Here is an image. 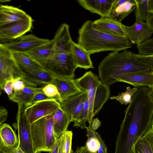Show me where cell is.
<instances>
[{"label":"cell","instance_id":"1","mask_svg":"<svg viewBox=\"0 0 153 153\" xmlns=\"http://www.w3.org/2000/svg\"><path fill=\"white\" fill-rule=\"evenodd\" d=\"M54 47L51 56L43 66L44 69L53 76L74 79L77 68L75 65L72 51V39L69 27L61 24L54 37Z\"/></svg>","mask_w":153,"mask_h":153},{"label":"cell","instance_id":"2","mask_svg":"<svg viewBox=\"0 0 153 153\" xmlns=\"http://www.w3.org/2000/svg\"><path fill=\"white\" fill-rule=\"evenodd\" d=\"M78 33V43L91 55L106 51L119 52L132 47L126 37L108 33L90 20L83 23Z\"/></svg>","mask_w":153,"mask_h":153},{"label":"cell","instance_id":"3","mask_svg":"<svg viewBox=\"0 0 153 153\" xmlns=\"http://www.w3.org/2000/svg\"><path fill=\"white\" fill-rule=\"evenodd\" d=\"M150 70L137 60L127 50L112 52L102 59L98 67L99 78L102 83L109 86L122 76L132 73Z\"/></svg>","mask_w":153,"mask_h":153},{"label":"cell","instance_id":"4","mask_svg":"<svg viewBox=\"0 0 153 153\" xmlns=\"http://www.w3.org/2000/svg\"><path fill=\"white\" fill-rule=\"evenodd\" d=\"M79 87L87 92L89 108L87 122L91 126L94 117L102 108L110 96L109 86L102 83L99 78L91 71L86 72L75 79Z\"/></svg>","mask_w":153,"mask_h":153},{"label":"cell","instance_id":"5","mask_svg":"<svg viewBox=\"0 0 153 153\" xmlns=\"http://www.w3.org/2000/svg\"><path fill=\"white\" fill-rule=\"evenodd\" d=\"M53 114L42 117L31 124L35 153L42 152L51 153L56 140L58 138L54 130Z\"/></svg>","mask_w":153,"mask_h":153},{"label":"cell","instance_id":"6","mask_svg":"<svg viewBox=\"0 0 153 153\" xmlns=\"http://www.w3.org/2000/svg\"><path fill=\"white\" fill-rule=\"evenodd\" d=\"M16 127L18 130V148L24 153H35L33 146L31 124L25 114L24 106L18 103Z\"/></svg>","mask_w":153,"mask_h":153},{"label":"cell","instance_id":"7","mask_svg":"<svg viewBox=\"0 0 153 153\" xmlns=\"http://www.w3.org/2000/svg\"><path fill=\"white\" fill-rule=\"evenodd\" d=\"M23 74L15 60L11 52L0 45V87L3 90L9 79L21 78Z\"/></svg>","mask_w":153,"mask_h":153},{"label":"cell","instance_id":"8","mask_svg":"<svg viewBox=\"0 0 153 153\" xmlns=\"http://www.w3.org/2000/svg\"><path fill=\"white\" fill-rule=\"evenodd\" d=\"M49 40L30 34L24 35L16 39L0 43V45L12 53H27Z\"/></svg>","mask_w":153,"mask_h":153},{"label":"cell","instance_id":"9","mask_svg":"<svg viewBox=\"0 0 153 153\" xmlns=\"http://www.w3.org/2000/svg\"><path fill=\"white\" fill-rule=\"evenodd\" d=\"M61 107L55 99L36 102L25 108V114L31 124L44 117L53 114Z\"/></svg>","mask_w":153,"mask_h":153},{"label":"cell","instance_id":"10","mask_svg":"<svg viewBox=\"0 0 153 153\" xmlns=\"http://www.w3.org/2000/svg\"><path fill=\"white\" fill-rule=\"evenodd\" d=\"M33 20L30 16L24 20L0 27V43L16 39L30 31Z\"/></svg>","mask_w":153,"mask_h":153},{"label":"cell","instance_id":"11","mask_svg":"<svg viewBox=\"0 0 153 153\" xmlns=\"http://www.w3.org/2000/svg\"><path fill=\"white\" fill-rule=\"evenodd\" d=\"M121 27L130 42L138 46L150 38L153 31L148 27L146 22L137 19L130 26H126L122 23Z\"/></svg>","mask_w":153,"mask_h":153},{"label":"cell","instance_id":"12","mask_svg":"<svg viewBox=\"0 0 153 153\" xmlns=\"http://www.w3.org/2000/svg\"><path fill=\"white\" fill-rule=\"evenodd\" d=\"M18 65L23 74L21 79L26 85L39 87L52 83L54 76L44 69H33Z\"/></svg>","mask_w":153,"mask_h":153},{"label":"cell","instance_id":"13","mask_svg":"<svg viewBox=\"0 0 153 153\" xmlns=\"http://www.w3.org/2000/svg\"><path fill=\"white\" fill-rule=\"evenodd\" d=\"M87 92L82 91L73 95L60 102L61 107L74 122L82 111L87 99Z\"/></svg>","mask_w":153,"mask_h":153},{"label":"cell","instance_id":"14","mask_svg":"<svg viewBox=\"0 0 153 153\" xmlns=\"http://www.w3.org/2000/svg\"><path fill=\"white\" fill-rule=\"evenodd\" d=\"M115 0H79V4L91 12L101 17H110Z\"/></svg>","mask_w":153,"mask_h":153},{"label":"cell","instance_id":"15","mask_svg":"<svg viewBox=\"0 0 153 153\" xmlns=\"http://www.w3.org/2000/svg\"><path fill=\"white\" fill-rule=\"evenodd\" d=\"M118 82L130 84L135 87H151L153 85V71L148 70L138 71L125 75Z\"/></svg>","mask_w":153,"mask_h":153},{"label":"cell","instance_id":"16","mask_svg":"<svg viewBox=\"0 0 153 153\" xmlns=\"http://www.w3.org/2000/svg\"><path fill=\"white\" fill-rule=\"evenodd\" d=\"M30 16L24 11L17 7L1 5L0 7V27L24 20Z\"/></svg>","mask_w":153,"mask_h":153},{"label":"cell","instance_id":"17","mask_svg":"<svg viewBox=\"0 0 153 153\" xmlns=\"http://www.w3.org/2000/svg\"><path fill=\"white\" fill-rule=\"evenodd\" d=\"M52 84L56 87L62 101L82 90L76 84L75 79L54 76Z\"/></svg>","mask_w":153,"mask_h":153},{"label":"cell","instance_id":"18","mask_svg":"<svg viewBox=\"0 0 153 153\" xmlns=\"http://www.w3.org/2000/svg\"><path fill=\"white\" fill-rule=\"evenodd\" d=\"M136 7L134 0H115L110 17L121 22Z\"/></svg>","mask_w":153,"mask_h":153},{"label":"cell","instance_id":"19","mask_svg":"<svg viewBox=\"0 0 153 153\" xmlns=\"http://www.w3.org/2000/svg\"><path fill=\"white\" fill-rule=\"evenodd\" d=\"M72 51L74 61L77 68L87 70L94 68L91 54L78 43H72Z\"/></svg>","mask_w":153,"mask_h":153},{"label":"cell","instance_id":"20","mask_svg":"<svg viewBox=\"0 0 153 153\" xmlns=\"http://www.w3.org/2000/svg\"><path fill=\"white\" fill-rule=\"evenodd\" d=\"M98 28L109 34L115 36L126 37L121 27V23L110 17H100L93 21Z\"/></svg>","mask_w":153,"mask_h":153},{"label":"cell","instance_id":"21","mask_svg":"<svg viewBox=\"0 0 153 153\" xmlns=\"http://www.w3.org/2000/svg\"><path fill=\"white\" fill-rule=\"evenodd\" d=\"M54 44L53 39L27 53L42 67L47 62L51 56Z\"/></svg>","mask_w":153,"mask_h":153},{"label":"cell","instance_id":"22","mask_svg":"<svg viewBox=\"0 0 153 153\" xmlns=\"http://www.w3.org/2000/svg\"><path fill=\"white\" fill-rule=\"evenodd\" d=\"M42 91V87H34L26 85L22 90L13 92L10 100L22 104L27 107L31 105L34 95L37 92Z\"/></svg>","mask_w":153,"mask_h":153},{"label":"cell","instance_id":"23","mask_svg":"<svg viewBox=\"0 0 153 153\" xmlns=\"http://www.w3.org/2000/svg\"><path fill=\"white\" fill-rule=\"evenodd\" d=\"M55 135L59 138L66 131L71 122L70 117L60 107L52 115Z\"/></svg>","mask_w":153,"mask_h":153},{"label":"cell","instance_id":"24","mask_svg":"<svg viewBox=\"0 0 153 153\" xmlns=\"http://www.w3.org/2000/svg\"><path fill=\"white\" fill-rule=\"evenodd\" d=\"M133 153H153V129L151 127L134 145Z\"/></svg>","mask_w":153,"mask_h":153},{"label":"cell","instance_id":"25","mask_svg":"<svg viewBox=\"0 0 153 153\" xmlns=\"http://www.w3.org/2000/svg\"><path fill=\"white\" fill-rule=\"evenodd\" d=\"M0 143L7 146L18 147V138L9 124L3 123L0 125Z\"/></svg>","mask_w":153,"mask_h":153},{"label":"cell","instance_id":"26","mask_svg":"<svg viewBox=\"0 0 153 153\" xmlns=\"http://www.w3.org/2000/svg\"><path fill=\"white\" fill-rule=\"evenodd\" d=\"M17 64L22 66L33 69H44L42 66L27 53H12Z\"/></svg>","mask_w":153,"mask_h":153},{"label":"cell","instance_id":"27","mask_svg":"<svg viewBox=\"0 0 153 153\" xmlns=\"http://www.w3.org/2000/svg\"><path fill=\"white\" fill-rule=\"evenodd\" d=\"M136 4L135 14L136 20L146 21L150 13H149L147 0H134Z\"/></svg>","mask_w":153,"mask_h":153},{"label":"cell","instance_id":"28","mask_svg":"<svg viewBox=\"0 0 153 153\" xmlns=\"http://www.w3.org/2000/svg\"><path fill=\"white\" fill-rule=\"evenodd\" d=\"M136 87L131 88L130 86L127 87L126 91L119 94L116 96L111 97V100H114L118 101L122 105H126L131 102L134 94L138 91Z\"/></svg>","mask_w":153,"mask_h":153},{"label":"cell","instance_id":"29","mask_svg":"<svg viewBox=\"0 0 153 153\" xmlns=\"http://www.w3.org/2000/svg\"><path fill=\"white\" fill-rule=\"evenodd\" d=\"M89 108L88 98L85 101L83 108L74 122V126L79 127L81 129L86 128V122H87Z\"/></svg>","mask_w":153,"mask_h":153},{"label":"cell","instance_id":"30","mask_svg":"<svg viewBox=\"0 0 153 153\" xmlns=\"http://www.w3.org/2000/svg\"><path fill=\"white\" fill-rule=\"evenodd\" d=\"M42 91L47 96L56 99L60 103L62 102L58 90L54 85L50 83L43 86Z\"/></svg>","mask_w":153,"mask_h":153},{"label":"cell","instance_id":"31","mask_svg":"<svg viewBox=\"0 0 153 153\" xmlns=\"http://www.w3.org/2000/svg\"><path fill=\"white\" fill-rule=\"evenodd\" d=\"M134 56L149 70L153 71V55L143 56L134 53Z\"/></svg>","mask_w":153,"mask_h":153},{"label":"cell","instance_id":"32","mask_svg":"<svg viewBox=\"0 0 153 153\" xmlns=\"http://www.w3.org/2000/svg\"><path fill=\"white\" fill-rule=\"evenodd\" d=\"M87 136L88 137L94 136L99 141L100 146L98 153H107V147L106 146L104 141L98 133L96 132L92 128H90L87 132Z\"/></svg>","mask_w":153,"mask_h":153},{"label":"cell","instance_id":"33","mask_svg":"<svg viewBox=\"0 0 153 153\" xmlns=\"http://www.w3.org/2000/svg\"><path fill=\"white\" fill-rule=\"evenodd\" d=\"M88 150L93 153H97L100 146V143L97 138L94 137H88L85 145Z\"/></svg>","mask_w":153,"mask_h":153},{"label":"cell","instance_id":"34","mask_svg":"<svg viewBox=\"0 0 153 153\" xmlns=\"http://www.w3.org/2000/svg\"><path fill=\"white\" fill-rule=\"evenodd\" d=\"M65 142L63 153H71L73 133L72 131H67L64 134Z\"/></svg>","mask_w":153,"mask_h":153},{"label":"cell","instance_id":"35","mask_svg":"<svg viewBox=\"0 0 153 153\" xmlns=\"http://www.w3.org/2000/svg\"><path fill=\"white\" fill-rule=\"evenodd\" d=\"M0 152L2 153H24L17 147L6 146L0 143Z\"/></svg>","mask_w":153,"mask_h":153},{"label":"cell","instance_id":"36","mask_svg":"<svg viewBox=\"0 0 153 153\" xmlns=\"http://www.w3.org/2000/svg\"><path fill=\"white\" fill-rule=\"evenodd\" d=\"M14 79H12L7 80L5 83L3 90L7 95L10 100L13 93V82Z\"/></svg>","mask_w":153,"mask_h":153},{"label":"cell","instance_id":"37","mask_svg":"<svg viewBox=\"0 0 153 153\" xmlns=\"http://www.w3.org/2000/svg\"><path fill=\"white\" fill-rule=\"evenodd\" d=\"M53 99L54 98L47 96L43 91L38 92L34 95L33 97L31 105L39 101Z\"/></svg>","mask_w":153,"mask_h":153},{"label":"cell","instance_id":"38","mask_svg":"<svg viewBox=\"0 0 153 153\" xmlns=\"http://www.w3.org/2000/svg\"><path fill=\"white\" fill-rule=\"evenodd\" d=\"M26 85L21 78L14 79L13 82V88L14 91H19L23 89Z\"/></svg>","mask_w":153,"mask_h":153},{"label":"cell","instance_id":"39","mask_svg":"<svg viewBox=\"0 0 153 153\" xmlns=\"http://www.w3.org/2000/svg\"><path fill=\"white\" fill-rule=\"evenodd\" d=\"M8 115L7 110L3 107L0 108V125L3 124L6 120Z\"/></svg>","mask_w":153,"mask_h":153},{"label":"cell","instance_id":"40","mask_svg":"<svg viewBox=\"0 0 153 153\" xmlns=\"http://www.w3.org/2000/svg\"><path fill=\"white\" fill-rule=\"evenodd\" d=\"M59 149L58 153H63V146L65 142L64 134L58 138Z\"/></svg>","mask_w":153,"mask_h":153},{"label":"cell","instance_id":"41","mask_svg":"<svg viewBox=\"0 0 153 153\" xmlns=\"http://www.w3.org/2000/svg\"><path fill=\"white\" fill-rule=\"evenodd\" d=\"M101 126V123L97 118H96L93 120L91 124L92 129L95 130Z\"/></svg>","mask_w":153,"mask_h":153},{"label":"cell","instance_id":"42","mask_svg":"<svg viewBox=\"0 0 153 153\" xmlns=\"http://www.w3.org/2000/svg\"><path fill=\"white\" fill-rule=\"evenodd\" d=\"M146 22L149 27L153 31V13L150 14L149 19Z\"/></svg>","mask_w":153,"mask_h":153},{"label":"cell","instance_id":"43","mask_svg":"<svg viewBox=\"0 0 153 153\" xmlns=\"http://www.w3.org/2000/svg\"><path fill=\"white\" fill-rule=\"evenodd\" d=\"M58 138H57L56 140L51 153H58L59 149Z\"/></svg>","mask_w":153,"mask_h":153},{"label":"cell","instance_id":"44","mask_svg":"<svg viewBox=\"0 0 153 153\" xmlns=\"http://www.w3.org/2000/svg\"><path fill=\"white\" fill-rule=\"evenodd\" d=\"M147 2L149 13H153V0H147Z\"/></svg>","mask_w":153,"mask_h":153},{"label":"cell","instance_id":"45","mask_svg":"<svg viewBox=\"0 0 153 153\" xmlns=\"http://www.w3.org/2000/svg\"><path fill=\"white\" fill-rule=\"evenodd\" d=\"M74 153H85V146H82L77 148Z\"/></svg>","mask_w":153,"mask_h":153},{"label":"cell","instance_id":"46","mask_svg":"<svg viewBox=\"0 0 153 153\" xmlns=\"http://www.w3.org/2000/svg\"><path fill=\"white\" fill-rule=\"evenodd\" d=\"M150 88L152 95L153 99V85Z\"/></svg>","mask_w":153,"mask_h":153},{"label":"cell","instance_id":"47","mask_svg":"<svg viewBox=\"0 0 153 153\" xmlns=\"http://www.w3.org/2000/svg\"><path fill=\"white\" fill-rule=\"evenodd\" d=\"M85 153H93L90 152L88 149L87 147L85 146Z\"/></svg>","mask_w":153,"mask_h":153},{"label":"cell","instance_id":"48","mask_svg":"<svg viewBox=\"0 0 153 153\" xmlns=\"http://www.w3.org/2000/svg\"><path fill=\"white\" fill-rule=\"evenodd\" d=\"M151 127H152L153 129V112L152 119Z\"/></svg>","mask_w":153,"mask_h":153},{"label":"cell","instance_id":"49","mask_svg":"<svg viewBox=\"0 0 153 153\" xmlns=\"http://www.w3.org/2000/svg\"><path fill=\"white\" fill-rule=\"evenodd\" d=\"M0 153H1V152H0Z\"/></svg>","mask_w":153,"mask_h":153}]
</instances>
